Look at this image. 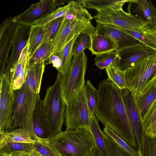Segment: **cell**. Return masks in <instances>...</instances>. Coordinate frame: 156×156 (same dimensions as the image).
<instances>
[{
	"label": "cell",
	"mask_w": 156,
	"mask_h": 156,
	"mask_svg": "<svg viewBox=\"0 0 156 156\" xmlns=\"http://www.w3.org/2000/svg\"><path fill=\"white\" fill-rule=\"evenodd\" d=\"M64 17L57 18L45 26V33L42 44L50 43L57 33L64 19Z\"/></svg>",
	"instance_id": "39"
},
{
	"label": "cell",
	"mask_w": 156,
	"mask_h": 156,
	"mask_svg": "<svg viewBox=\"0 0 156 156\" xmlns=\"http://www.w3.org/2000/svg\"><path fill=\"white\" fill-rule=\"evenodd\" d=\"M42 104L44 117L51 137L59 134L62 132L65 121L66 106L62 95L60 73H57L54 84L46 89Z\"/></svg>",
	"instance_id": "3"
},
{
	"label": "cell",
	"mask_w": 156,
	"mask_h": 156,
	"mask_svg": "<svg viewBox=\"0 0 156 156\" xmlns=\"http://www.w3.org/2000/svg\"><path fill=\"white\" fill-rule=\"evenodd\" d=\"M50 55V43L42 44L32 56L29 58L28 63L32 64L47 61Z\"/></svg>",
	"instance_id": "36"
},
{
	"label": "cell",
	"mask_w": 156,
	"mask_h": 156,
	"mask_svg": "<svg viewBox=\"0 0 156 156\" xmlns=\"http://www.w3.org/2000/svg\"><path fill=\"white\" fill-rule=\"evenodd\" d=\"M48 140L61 156H86L96 147L90 130L84 128L66 130Z\"/></svg>",
	"instance_id": "2"
},
{
	"label": "cell",
	"mask_w": 156,
	"mask_h": 156,
	"mask_svg": "<svg viewBox=\"0 0 156 156\" xmlns=\"http://www.w3.org/2000/svg\"><path fill=\"white\" fill-rule=\"evenodd\" d=\"M34 149V143L10 142L0 147V155L9 156L15 152L30 151Z\"/></svg>",
	"instance_id": "31"
},
{
	"label": "cell",
	"mask_w": 156,
	"mask_h": 156,
	"mask_svg": "<svg viewBox=\"0 0 156 156\" xmlns=\"http://www.w3.org/2000/svg\"><path fill=\"white\" fill-rule=\"evenodd\" d=\"M144 36L156 46V30L147 26L144 28Z\"/></svg>",
	"instance_id": "42"
},
{
	"label": "cell",
	"mask_w": 156,
	"mask_h": 156,
	"mask_svg": "<svg viewBox=\"0 0 156 156\" xmlns=\"http://www.w3.org/2000/svg\"><path fill=\"white\" fill-rule=\"evenodd\" d=\"M94 114L107 127L135 149L138 148L124 104L121 90L107 78L101 81L97 89Z\"/></svg>",
	"instance_id": "1"
},
{
	"label": "cell",
	"mask_w": 156,
	"mask_h": 156,
	"mask_svg": "<svg viewBox=\"0 0 156 156\" xmlns=\"http://www.w3.org/2000/svg\"><path fill=\"white\" fill-rule=\"evenodd\" d=\"M87 103L91 116L95 115L94 112L97 102V90L89 80L84 87Z\"/></svg>",
	"instance_id": "34"
},
{
	"label": "cell",
	"mask_w": 156,
	"mask_h": 156,
	"mask_svg": "<svg viewBox=\"0 0 156 156\" xmlns=\"http://www.w3.org/2000/svg\"><path fill=\"white\" fill-rule=\"evenodd\" d=\"M87 57L84 51L73 57L67 72L60 73L62 97L66 105L72 101L83 89Z\"/></svg>",
	"instance_id": "5"
},
{
	"label": "cell",
	"mask_w": 156,
	"mask_h": 156,
	"mask_svg": "<svg viewBox=\"0 0 156 156\" xmlns=\"http://www.w3.org/2000/svg\"><path fill=\"white\" fill-rule=\"evenodd\" d=\"M118 46L108 36L96 31L92 34L89 50L92 55H96L113 51H117Z\"/></svg>",
	"instance_id": "19"
},
{
	"label": "cell",
	"mask_w": 156,
	"mask_h": 156,
	"mask_svg": "<svg viewBox=\"0 0 156 156\" xmlns=\"http://www.w3.org/2000/svg\"><path fill=\"white\" fill-rule=\"evenodd\" d=\"M20 23L16 16L7 18L0 26V78L4 73L10 50Z\"/></svg>",
	"instance_id": "11"
},
{
	"label": "cell",
	"mask_w": 156,
	"mask_h": 156,
	"mask_svg": "<svg viewBox=\"0 0 156 156\" xmlns=\"http://www.w3.org/2000/svg\"><path fill=\"white\" fill-rule=\"evenodd\" d=\"M107 26L118 29L131 36L140 42L156 50V46L150 41L143 34L113 25H109Z\"/></svg>",
	"instance_id": "41"
},
{
	"label": "cell",
	"mask_w": 156,
	"mask_h": 156,
	"mask_svg": "<svg viewBox=\"0 0 156 156\" xmlns=\"http://www.w3.org/2000/svg\"><path fill=\"white\" fill-rule=\"evenodd\" d=\"M33 120L34 131L37 136L43 139H48L51 137L44 117L42 101L39 94L38 96L34 111Z\"/></svg>",
	"instance_id": "20"
},
{
	"label": "cell",
	"mask_w": 156,
	"mask_h": 156,
	"mask_svg": "<svg viewBox=\"0 0 156 156\" xmlns=\"http://www.w3.org/2000/svg\"><path fill=\"white\" fill-rule=\"evenodd\" d=\"M29 57L21 61H18L12 70L9 79L14 91L17 90L24 82Z\"/></svg>",
	"instance_id": "22"
},
{
	"label": "cell",
	"mask_w": 156,
	"mask_h": 156,
	"mask_svg": "<svg viewBox=\"0 0 156 156\" xmlns=\"http://www.w3.org/2000/svg\"><path fill=\"white\" fill-rule=\"evenodd\" d=\"M66 0H41L32 4L25 11L16 16L19 23L26 26L51 13Z\"/></svg>",
	"instance_id": "13"
},
{
	"label": "cell",
	"mask_w": 156,
	"mask_h": 156,
	"mask_svg": "<svg viewBox=\"0 0 156 156\" xmlns=\"http://www.w3.org/2000/svg\"><path fill=\"white\" fill-rule=\"evenodd\" d=\"M128 13L122 9L110 8L100 12L93 17L97 23L112 25L144 34L147 24L133 15L128 9Z\"/></svg>",
	"instance_id": "7"
},
{
	"label": "cell",
	"mask_w": 156,
	"mask_h": 156,
	"mask_svg": "<svg viewBox=\"0 0 156 156\" xmlns=\"http://www.w3.org/2000/svg\"><path fill=\"white\" fill-rule=\"evenodd\" d=\"M154 28L156 30V27H154V28Z\"/></svg>",
	"instance_id": "48"
},
{
	"label": "cell",
	"mask_w": 156,
	"mask_h": 156,
	"mask_svg": "<svg viewBox=\"0 0 156 156\" xmlns=\"http://www.w3.org/2000/svg\"><path fill=\"white\" fill-rule=\"evenodd\" d=\"M89 21L69 20L64 16L57 33L50 43V57L61 51L83 30Z\"/></svg>",
	"instance_id": "10"
},
{
	"label": "cell",
	"mask_w": 156,
	"mask_h": 156,
	"mask_svg": "<svg viewBox=\"0 0 156 156\" xmlns=\"http://www.w3.org/2000/svg\"><path fill=\"white\" fill-rule=\"evenodd\" d=\"M90 127L95 142V146L102 156H107L104 134L101 131L98 119L95 115L90 117Z\"/></svg>",
	"instance_id": "28"
},
{
	"label": "cell",
	"mask_w": 156,
	"mask_h": 156,
	"mask_svg": "<svg viewBox=\"0 0 156 156\" xmlns=\"http://www.w3.org/2000/svg\"><path fill=\"white\" fill-rule=\"evenodd\" d=\"M147 27L150 28L156 27V18H153L147 24Z\"/></svg>",
	"instance_id": "47"
},
{
	"label": "cell",
	"mask_w": 156,
	"mask_h": 156,
	"mask_svg": "<svg viewBox=\"0 0 156 156\" xmlns=\"http://www.w3.org/2000/svg\"><path fill=\"white\" fill-rule=\"evenodd\" d=\"M103 133L109 136L118 145L132 156H139L138 151L131 147L126 141L108 127L105 126L103 129Z\"/></svg>",
	"instance_id": "37"
},
{
	"label": "cell",
	"mask_w": 156,
	"mask_h": 156,
	"mask_svg": "<svg viewBox=\"0 0 156 156\" xmlns=\"http://www.w3.org/2000/svg\"><path fill=\"white\" fill-rule=\"evenodd\" d=\"M129 0H81L78 1L86 8L94 9L98 12L110 8L122 9L124 4Z\"/></svg>",
	"instance_id": "23"
},
{
	"label": "cell",
	"mask_w": 156,
	"mask_h": 156,
	"mask_svg": "<svg viewBox=\"0 0 156 156\" xmlns=\"http://www.w3.org/2000/svg\"><path fill=\"white\" fill-rule=\"evenodd\" d=\"M127 2L128 9L147 25L152 19L156 18V9L151 0H129Z\"/></svg>",
	"instance_id": "17"
},
{
	"label": "cell",
	"mask_w": 156,
	"mask_h": 156,
	"mask_svg": "<svg viewBox=\"0 0 156 156\" xmlns=\"http://www.w3.org/2000/svg\"><path fill=\"white\" fill-rule=\"evenodd\" d=\"M47 63L51 64L58 72L60 73L62 67V62L59 57L56 55H51L47 61Z\"/></svg>",
	"instance_id": "43"
},
{
	"label": "cell",
	"mask_w": 156,
	"mask_h": 156,
	"mask_svg": "<svg viewBox=\"0 0 156 156\" xmlns=\"http://www.w3.org/2000/svg\"><path fill=\"white\" fill-rule=\"evenodd\" d=\"M136 100L142 119L149 108L156 100V79L141 95L136 98Z\"/></svg>",
	"instance_id": "25"
},
{
	"label": "cell",
	"mask_w": 156,
	"mask_h": 156,
	"mask_svg": "<svg viewBox=\"0 0 156 156\" xmlns=\"http://www.w3.org/2000/svg\"><path fill=\"white\" fill-rule=\"evenodd\" d=\"M156 121V100L148 109L142 119V131L146 133Z\"/></svg>",
	"instance_id": "40"
},
{
	"label": "cell",
	"mask_w": 156,
	"mask_h": 156,
	"mask_svg": "<svg viewBox=\"0 0 156 156\" xmlns=\"http://www.w3.org/2000/svg\"><path fill=\"white\" fill-rule=\"evenodd\" d=\"M68 8V4L64 6L59 7L51 13L41 19L28 24L26 26H45L55 19L66 16Z\"/></svg>",
	"instance_id": "32"
},
{
	"label": "cell",
	"mask_w": 156,
	"mask_h": 156,
	"mask_svg": "<svg viewBox=\"0 0 156 156\" xmlns=\"http://www.w3.org/2000/svg\"><path fill=\"white\" fill-rule=\"evenodd\" d=\"M45 67L44 62L27 63L24 83L32 91L39 94Z\"/></svg>",
	"instance_id": "18"
},
{
	"label": "cell",
	"mask_w": 156,
	"mask_h": 156,
	"mask_svg": "<svg viewBox=\"0 0 156 156\" xmlns=\"http://www.w3.org/2000/svg\"><path fill=\"white\" fill-rule=\"evenodd\" d=\"M145 133L150 136H156V121L147 131Z\"/></svg>",
	"instance_id": "45"
},
{
	"label": "cell",
	"mask_w": 156,
	"mask_h": 156,
	"mask_svg": "<svg viewBox=\"0 0 156 156\" xmlns=\"http://www.w3.org/2000/svg\"><path fill=\"white\" fill-rule=\"evenodd\" d=\"M64 115L66 130L84 128L90 130L91 115L84 87L72 101L66 105Z\"/></svg>",
	"instance_id": "8"
},
{
	"label": "cell",
	"mask_w": 156,
	"mask_h": 156,
	"mask_svg": "<svg viewBox=\"0 0 156 156\" xmlns=\"http://www.w3.org/2000/svg\"><path fill=\"white\" fill-rule=\"evenodd\" d=\"M0 133L11 131V120L15 94L11 83L4 73L0 78Z\"/></svg>",
	"instance_id": "9"
},
{
	"label": "cell",
	"mask_w": 156,
	"mask_h": 156,
	"mask_svg": "<svg viewBox=\"0 0 156 156\" xmlns=\"http://www.w3.org/2000/svg\"><path fill=\"white\" fill-rule=\"evenodd\" d=\"M45 32L44 26H34L30 27L28 39L29 43V58L32 56L42 44Z\"/></svg>",
	"instance_id": "27"
},
{
	"label": "cell",
	"mask_w": 156,
	"mask_h": 156,
	"mask_svg": "<svg viewBox=\"0 0 156 156\" xmlns=\"http://www.w3.org/2000/svg\"><path fill=\"white\" fill-rule=\"evenodd\" d=\"M95 55L94 59L95 65L101 69H105L112 63L119 60L116 51L107 52Z\"/></svg>",
	"instance_id": "33"
},
{
	"label": "cell",
	"mask_w": 156,
	"mask_h": 156,
	"mask_svg": "<svg viewBox=\"0 0 156 156\" xmlns=\"http://www.w3.org/2000/svg\"><path fill=\"white\" fill-rule=\"evenodd\" d=\"M27 27L20 24L16 34L12 46V52L7 61L4 73L8 79L22 51L27 44V40L26 39V29Z\"/></svg>",
	"instance_id": "15"
},
{
	"label": "cell",
	"mask_w": 156,
	"mask_h": 156,
	"mask_svg": "<svg viewBox=\"0 0 156 156\" xmlns=\"http://www.w3.org/2000/svg\"><path fill=\"white\" fill-rule=\"evenodd\" d=\"M120 69L125 72L128 68L144 59L156 55V50L139 43L116 51Z\"/></svg>",
	"instance_id": "12"
},
{
	"label": "cell",
	"mask_w": 156,
	"mask_h": 156,
	"mask_svg": "<svg viewBox=\"0 0 156 156\" xmlns=\"http://www.w3.org/2000/svg\"></svg>",
	"instance_id": "49"
},
{
	"label": "cell",
	"mask_w": 156,
	"mask_h": 156,
	"mask_svg": "<svg viewBox=\"0 0 156 156\" xmlns=\"http://www.w3.org/2000/svg\"><path fill=\"white\" fill-rule=\"evenodd\" d=\"M12 154L15 156H46L42 155L34 149L31 151H16Z\"/></svg>",
	"instance_id": "44"
},
{
	"label": "cell",
	"mask_w": 156,
	"mask_h": 156,
	"mask_svg": "<svg viewBox=\"0 0 156 156\" xmlns=\"http://www.w3.org/2000/svg\"><path fill=\"white\" fill-rule=\"evenodd\" d=\"M15 94L12 113L11 131L19 127L26 131L34 140L36 135L33 126V115L38 96L32 91L24 82Z\"/></svg>",
	"instance_id": "4"
},
{
	"label": "cell",
	"mask_w": 156,
	"mask_h": 156,
	"mask_svg": "<svg viewBox=\"0 0 156 156\" xmlns=\"http://www.w3.org/2000/svg\"><path fill=\"white\" fill-rule=\"evenodd\" d=\"M34 149L46 156H61L51 145L48 139L41 138L36 135L34 139Z\"/></svg>",
	"instance_id": "35"
},
{
	"label": "cell",
	"mask_w": 156,
	"mask_h": 156,
	"mask_svg": "<svg viewBox=\"0 0 156 156\" xmlns=\"http://www.w3.org/2000/svg\"><path fill=\"white\" fill-rule=\"evenodd\" d=\"M96 30L97 32L106 35L112 39L118 46L117 51L124 47L140 43L126 33L104 24L97 23Z\"/></svg>",
	"instance_id": "16"
},
{
	"label": "cell",
	"mask_w": 156,
	"mask_h": 156,
	"mask_svg": "<svg viewBox=\"0 0 156 156\" xmlns=\"http://www.w3.org/2000/svg\"><path fill=\"white\" fill-rule=\"evenodd\" d=\"M86 156H102L100 151L95 147L93 148Z\"/></svg>",
	"instance_id": "46"
},
{
	"label": "cell",
	"mask_w": 156,
	"mask_h": 156,
	"mask_svg": "<svg viewBox=\"0 0 156 156\" xmlns=\"http://www.w3.org/2000/svg\"><path fill=\"white\" fill-rule=\"evenodd\" d=\"M138 149L139 156H156V136H149L142 131Z\"/></svg>",
	"instance_id": "29"
},
{
	"label": "cell",
	"mask_w": 156,
	"mask_h": 156,
	"mask_svg": "<svg viewBox=\"0 0 156 156\" xmlns=\"http://www.w3.org/2000/svg\"><path fill=\"white\" fill-rule=\"evenodd\" d=\"M0 147L12 142L34 143L35 140L23 129L20 128L5 133H0Z\"/></svg>",
	"instance_id": "24"
},
{
	"label": "cell",
	"mask_w": 156,
	"mask_h": 156,
	"mask_svg": "<svg viewBox=\"0 0 156 156\" xmlns=\"http://www.w3.org/2000/svg\"><path fill=\"white\" fill-rule=\"evenodd\" d=\"M78 35L70 41L59 52L55 54L59 58L62 62L60 73L63 75L67 71L73 56V48L74 43Z\"/></svg>",
	"instance_id": "30"
},
{
	"label": "cell",
	"mask_w": 156,
	"mask_h": 156,
	"mask_svg": "<svg viewBox=\"0 0 156 156\" xmlns=\"http://www.w3.org/2000/svg\"><path fill=\"white\" fill-rule=\"evenodd\" d=\"M96 31L94 27L90 21L83 30L78 35L74 43L73 57L77 56L86 49H90L91 44L92 34Z\"/></svg>",
	"instance_id": "21"
},
{
	"label": "cell",
	"mask_w": 156,
	"mask_h": 156,
	"mask_svg": "<svg viewBox=\"0 0 156 156\" xmlns=\"http://www.w3.org/2000/svg\"><path fill=\"white\" fill-rule=\"evenodd\" d=\"M125 73L128 89L136 98L141 95L156 79V55L137 62Z\"/></svg>",
	"instance_id": "6"
},
{
	"label": "cell",
	"mask_w": 156,
	"mask_h": 156,
	"mask_svg": "<svg viewBox=\"0 0 156 156\" xmlns=\"http://www.w3.org/2000/svg\"><path fill=\"white\" fill-rule=\"evenodd\" d=\"M121 90L125 107L138 148L141 143L143 126L136 98L128 88Z\"/></svg>",
	"instance_id": "14"
},
{
	"label": "cell",
	"mask_w": 156,
	"mask_h": 156,
	"mask_svg": "<svg viewBox=\"0 0 156 156\" xmlns=\"http://www.w3.org/2000/svg\"><path fill=\"white\" fill-rule=\"evenodd\" d=\"M104 137L107 156H132L109 136Z\"/></svg>",
	"instance_id": "38"
},
{
	"label": "cell",
	"mask_w": 156,
	"mask_h": 156,
	"mask_svg": "<svg viewBox=\"0 0 156 156\" xmlns=\"http://www.w3.org/2000/svg\"><path fill=\"white\" fill-rule=\"evenodd\" d=\"M108 78L115 84L120 89L128 88L125 72L122 71L119 67V60L110 64L105 69Z\"/></svg>",
	"instance_id": "26"
}]
</instances>
